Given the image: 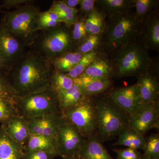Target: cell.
Segmentation results:
<instances>
[{"mask_svg":"<svg viewBox=\"0 0 159 159\" xmlns=\"http://www.w3.org/2000/svg\"><path fill=\"white\" fill-rule=\"evenodd\" d=\"M11 70V85L18 97L46 88L54 72L51 60L33 51L25 53Z\"/></svg>","mask_w":159,"mask_h":159,"instance_id":"1","label":"cell"},{"mask_svg":"<svg viewBox=\"0 0 159 159\" xmlns=\"http://www.w3.org/2000/svg\"><path fill=\"white\" fill-rule=\"evenodd\" d=\"M134 9L107 16L99 50L107 56L142 37L144 22L137 18Z\"/></svg>","mask_w":159,"mask_h":159,"instance_id":"2","label":"cell"},{"mask_svg":"<svg viewBox=\"0 0 159 159\" xmlns=\"http://www.w3.org/2000/svg\"><path fill=\"white\" fill-rule=\"evenodd\" d=\"M149 50L141 38L117 50L108 56L113 77L137 78L156 67Z\"/></svg>","mask_w":159,"mask_h":159,"instance_id":"3","label":"cell"},{"mask_svg":"<svg viewBox=\"0 0 159 159\" xmlns=\"http://www.w3.org/2000/svg\"><path fill=\"white\" fill-rule=\"evenodd\" d=\"M39 13L35 6L26 4L8 12L3 26L25 45H30L38 36Z\"/></svg>","mask_w":159,"mask_h":159,"instance_id":"4","label":"cell"},{"mask_svg":"<svg viewBox=\"0 0 159 159\" xmlns=\"http://www.w3.org/2000/svg\"><path fill=\"white\" fill-rule=\"evenodd\" d=\"M97 128L99 136L103 140L118 135L128 128V114L110 98L100 97L95 103Z\"/></svg>","mask_w":159,"mask_h":159,"instance_id":"5","label":"cell"},{"mask_svg":"<svg viewBox=\"0 0 159 159\" xmlns=\"http://www.w3.org/2000/svg\"><path fill=\"white\" fill-rule=\"evenodd\" d=\"M39 43L41 54L48 59H54L68 52H74L77 46L70 27L61 24L46 30Z\"/></svg>","mask_w":159,"mask_h":159,"instance_id":"6","label":"cell"},{"mask_svg":"<svg viewBox=\"0 0 159 159\" xmlns=\"http://www.w3.org/2000/svg\"><path fill=\"white\" fill-rule=\"evenodd\" d=\"M87 97L77 105L65 110V116L83 137H90L97 128L95 105Z\"/></svg>","mask_w":159,"mask_h":159,"instance_id":"7","label":"cell"},{"mask_svg":"<svg viewBox=\"0 0 159 159\" xmlns=\"http://www.w3.org/2000/svg\"><path fill=\"white\" fill-rule=\"evenodd\" d=\"M18 97L20 98V105L25 113L32 117L47 114L58 102L57 94L50 85L41 90Z\"/></svg>","mask_w":159,"mask_h":159,"instance_id":"8","label":"cell"},{"mask_svg":"<svg viewBox=\"0 0 159 159\" xmlns=\"http://www.w3.org/2000/svg\"><path fill=\"white\" fill-rule=\"evenodd\" d=\"M25 46L4 26L0 27V57L6 68L11 70L19 62L25 54Z\"/></svg>","mask_w":159,"mask_h":159,"instance_id":"9","label":"cell"},{"mask_svg":"<svg viewBox=\"0 0 159 159\" xmlns=\"http://www.w3.org/2000/svg\"><path fill=\"white\" fill-rule=\"evenodd\" d=\"M56 141L57 154L63 157L78 155L84 140L74 126L66 123L59 125Z\"/></svg>","mask_w":159,"mask_h":159,"instance_id":"10","label":"cell"},{"mask_svg":"<svg viewBox=\"0 0 159 159\" xmlns=\"http://www.w3.org/2000/svg\"><path fill=\"white\" fill-rule=\"evenodd\" d=\"M156 102L142 103L132 113L129 115L128 127L142 135L156 126L158 111Z\"/></svg>","mask_w":159,"mask_h":159,"instance_id":"11","label":"cell"},{"mask_svg":"<svg viewBox=\"0 0 159 159\" xmlns=\"http://www.w3.org/2000/svg\"><path fill=\"white\" fill-rule=\"evenodd\" d=\"M109 97L128 115L132 113L142 104L135 84L115 90Z\"/></svg>","mask_w":159,"mask_h":159,"instance_id":"12","label":"cell"},{"mask_svg":"<svg viewBox=\"0 0 159 159\" xmlns=\"http://www.w3.org/2000/svg\"><path fill=\"white\" fill-rule=\"evenodd\" d=\"M157 66L152 70L138 78L136 86L142 103H151L157 102L159 88L157 78L154 74Z\"/></svg>","mask_w":159,"mask_h":159,"instance_id":"13","label":"cell"},{"mask_svg":"<svg viewBox=\"0 0 159 159\" xmlns=\"http://www.w3.org/2000/svg\"><path fill=\"white\" fill-rule=\"evenodd\" d=\"M142 37L145 47L148 50L159 51V9L152 11L144 20Z\"/></svg>","mask_w":159,"mask_h":159,"instance_id":"14","label":"cell"},{"mask_svg":"<svg viewBox=\"0 0 159 159\" xmlns=\"http://www.w3.org/2000/svg\"><path fill=\"white\" fill-rule=\"evenodd\" d=\"M74 80V82L80 86L87 97L103 93L112 84L111 79L110 78L96 79L83 74Z\"/></svg>","mask_w":159,"mask_h":159,"instance_id":"15","label":"cell"},{"mask_svg":"<svg viewBox=\"0 0 159 159\" xmlns=\"http://www.w3.org/2000/svg\"><path fill=\"white\" fill-rule=\"evenodd\" d=\"M78 156L80 159H114L99 139L94 137H89L84 141Z\"/></svg>","mask_w":159,"mask_h":159,"instance_id":"16","label":"cell"},{"mask_svg":"<svg viewBox=\"0 0 159 159\" xmlns=\"http://www.w3.org/2000/svg\"><path fill=\"white\" fill-rule=\"evenodd\" d=\"M96 8L106 17L134 9V0H97Z\"/></svg>","mask_w":159,"mask_h":159,"instance_id":"17","label":"cell"},{"mask_svg":"<svg viewBox=\"0 0 159 159\" xmlns=\"http://www.w3.org/2000/svg\"><path fill=\"white\" fill-rule=\"evenodd\" d=\"M82 74L96 79H111L113 77L112 70L108 56H100L86 69Z\"/></svg>","mask_w":159,"mask_h":159,"instance_id":"18","label":"cell"},{"mask_svg":"<svg viewBox=\"0 0 159 159\" xmlns=\"http://www.w3.org/2000/svg\"><path fill=\"white\" fill-rule=\"evenodd\" d=\"M57 94L58 103L61 107L65 110L77 105L87 97L80 86L75 83L70 89Z\"/></svg>","mask_w":159,"mask_h":159,"instance_id":"19","label":"cell"},{"mask_svg":"<svg viewBox=\"0 0 159 159\" xmlns=\"http://www.w3.org/2000/svg\"><path fill=\"white\" fill-rule=\"evenodd\" d=\"M119 139L115 145H121L126 148L139 150L143 149L146 139L143 135L128 128L125 129L119 134Z\"/></svg>","mask_w":159,"mask_h":159,"instance_id":"20","label":"cell"},{"mask_svg":"<svg viewBox=\"0 0 159 159\" xmlns=\"http://www.w3.org/2000/svg\"><path fill=\"white\" fill-rule=\"evenodd\" d=\"M83 56L77 51L68 52L51 60L54 71L68 74L79 62Z\"/></svg>","mask_w":159,"mask_h":159,"instance_id":"21","label":"cell"},{"mask_svg":"<svg viewBox=\"0 0 159 159\" xmlns=\"http://www.w3.org/2000/svg\"><path fill=\"white\" fill-rule=\"evenodd\" d=\"M24 152L7 134H0V159H23Z\"/></svg>","mask_w":159,"mask_h":159,"instance_id":"22","label":"cell"},{"mask_svg":"<svg viewBox=\"0 0 159 159\" xmlns=\"http://www.w3.org/2000/svg\"><path fill=\"white\" fill-rule=\"evenodd\" d=\"M106 16L97 8L85 19L84 27L88 35H102L105 29Z\"/></svg>","mask_w":159,"mask_h":159,"instance_id":"23","label":"cell"},{"mask_svg":"<svg viewBox=\"0 0 159 159\" xmlns=\"http://www.w3.org/2000/svg\"><path fill=\"white\" fill-rule=\"evenodd\" d=\"M50 9L56 12L63 23L68 27L74 25L78 19V10L70 8L62 1L54 2Z\"/></svg>","mask_w":159,"mask_h":159,"instance_id":"24","label":"cell"},{"mask_svg":"<svg viewBox=\"0 0 159 159\" xmlns=\"http://www.w3.org/2000/svg\"><path fill=\"white\" fill-rule=\"evenodd\" d=\"M54 143V140L42 135H30L27 150L43 151L55 156L57 152Z\"/></svg>","mask_w":159,"mask_h":159,"instance_id":"25","label":"cell"},{"mask_svg":"<svg viewBox=\"0 0 159 159\" xmlns=\"http://www.w3.org/2000/svg\"><path fill=\"white\" fill-rule=\"evenodd\" d=\"M29 134L27 124L22 119H14L9 122L7 127V134L18 144L25 142Z\"/></svg>","mask_w":159,"mask_h":159,"instance_id":"26","label":"cell"},{"mask_svg":"<svg viewBox=\"0 0 159 159\" xmlns=\"http://www.w3.org/2000/svg\"><path fill=\"white\" fill-rule=\"evenodd\" d=\"M102 55L104 54H102L99 50L84 54L75 67L66 74L73 79L77 78L83 74L86 69L89 66L96 60Z\"/></svg>","mask_w":159,"mask_h":159,"instance_id":"27","label":"cell"},{"mask_svg":"<svg viewBox=\"0 0 159 159\" xmlns=\"http://www.w3.org/2000/svg\"><path fill=\"white\" fill-rule=\"evenodd\" d=\"M74 80L66 74L54 71L51 77L50 85L56 93L67 90L74 85Z\"/></svg>","mask_w":159,"mask_h":159,"instance_id":"28","label":"cell"},{"mask_svg":"<svg viewBox=\"0 0 159 159\" xmlns=\"http://www.w3.org/2000/svg\"><path fill=\"white\" fill-rule=\"evenodd\" d=\"M158 0H134V13L137 18L142 21L148 15L159 9Z\"/></svg>","mask_w":159,"mask_h":159,"instance_id":"29","label":"cell"},{"mask_svg":"<svg viewBox=\"0 0 159 159\" xmlns=\"http://www.w3.org/2000/svg\"><path fill=\"white\" fill-rule=\"evenodd\" d=\"M102 35L89 34L77 46L76 51L82 55L99 50Z\"/></svg>","mask_w":159,"mask_h":159,"instance_id":"30","label":"cell"},{"mask_svg":"<svg viewBox=\"0 0 159 159\" xmlns=\"http://www.w3.org/2000/svg\"><path fill=\"white\" fill-rule=\"evenodd\" d=\"M42 135L53 140H56L58 127L53 119L48 117H43L40 119Z\"/></svg>","mask_w":159,"mask_h":159,"instance_id":"31","label":"cell"},{"mask_svg":"<svg viewBox=\"0 0 159 159\" xmlns=\"http://www.w3.org/2000/svg\"><path fill=\"white\" fill-rule=\"evenodd\" d=\"M144 154L151 157L159 158V137L157 134L146 139L143 149Z\"/></svg>","mask_w":159,"mask_h":159,"instance_id":"32","label":"cell"},{"mask_svg":"<svg viewBox=\"0 0 159 159\" xmlns=\"http://www.w3.org/2000/svg\"><path fill=\"white\" fill-rule=\"evenodd\" d=\"M85 20V18L83 16L80 17L78 16L77 21L73 25L74 27L72 30V36L77 46L79 45L89 35L84 27Z\"/></svg>","mask_w":159,"mask_h":159,"instance_id":"33","label":"cell"},{"mask_svg":"<svg viewBox=\"0 0 159 159\" xmlns=\"http://www.w3.org/2000/svg\"><path fill=\"white\" fill-rule=\"evenodd\" d=\"M116 159H142V154L138 150L126 148L114 149Z\"/></svg>","mask_w":159,"mask_h":159,"instance_id":"34","label":"cell"},{"mask_svg":"<svg viewBox=\"0 0 159 159\" xmlns=\"http://www.w3.org/2000/svg\"><path fill=\"white\" fill-rule=\"evenodd\" d=\"M15 95L11 84L0 72V97L10 100L13 99Z\"/></svg>","mask_w":159,"mask_h":159,"instance_id":"35","label":"cell"},{"mask_svg":"<svg viewBox=\"0 0 159 159\" xmlns=\"http://www.w3.org/2000/svg\"><path fill=\"white\" fill-rule=\"evenodd\" d=\"M54 155L41 150H27L23 159H52Z\"/></svg>","mask_w":159,"mask_h":159,"instance_id":"36","label":"cell"},{"mask_svg":"<svg viewBox=\"0 0 159 159\" xmlns=\"http://www.w3.org/2000/svg\"><path fill=\"white\" fill-rule=\"evenodd\" d=\"M9 101L0 97V121H6L11 116V111Z\"/></svg>","mask_w":159,"mask_h":159,"instance_id":"37","label":"cell"},{"mask_svg":"<svg viewBox=\"0 0 159 159\" xmlns=\"http://www.w3.org/2000/svg\"><path fill=\"white\" fill-rule=\"evenodd\" d=\"M97 0H81L80 9L83 13V17L87 18L96 9L95 4Z\"/></svg>","mask_w":159,"mask_h":159,"instance_id":"38","label":"cell"},{"mask_svg":"<svg viewBox=\"0 0 159 159\" xmlns=\"http://www.w3.org/2000/svg\"><path fill=\"white\" fill-rule=\"evenodd\" d=\"M30 135H42L40 119H35L27 124Z\"/></svg>","mask_w":159,"mask_h":159,"instance_id":"39","label":"cell"},{"mask_svg":"<svg viewBox=\"0 0 159 159\" xmlns=\"http://www.w3.org/2000/svg\"><path fill=\"white\" fill-rule=\"evenodd\" d=\"M38 19L39 20L54 21H57L63 24L58 15L51 9L44 12H40Z\"/></svg>","mask_w":159,"mask_h":159,"instance_id":"40","label":"cell"},{"mask_svg":"<svg viewBox=\"0 0 159 159\" xmlns=\"http://www.w3.org/2000/svg\"><path fill=\"white\" fill-rule=\"evenodd\" d=\"M32 2V1L30 0H5L4 1V6L8 8L19 7L20 5H26Z\"/></svg>","mask_w":159,"mask_h":159,"instance_id":"41","label":"cell"},{"mask_svg":"<svg viewBox=\"0 0 159 159\" xmlns=\"http://www.w3.org/2000/svg\"><path fill=\"white\" fill-rule=\"evenodd\" d=\"M62 1L70 8H75L76 6L80 5L81 0H63Z\"/></svg>","mask_w":159,"mask_h":159,"instance_id":"42","label":"cell"},{"mask_svg":"<svg viewBox=\"0 0 159 159\" xmlns=\"http://www.w3.org/2000/svg\"><path fill=\"white\" fill-rule=\"evenodd\" d=\"M62 159H80L77 156H73L63 157H62Z\"/></svg>","mask_w":159,"mask_h":159,"instance_id":"43","label":"cell"},{"mask_svg":"<svg viewBox=\"0 0 159 159\" xmlns=\"http://www.w3.org/2000/svg\"><path fill=\"white\" fill-rule=\"evenodd\" d=\"M6 68V66L2 60L1 57H0V69Z\"/></svg>","mask_w":159,"mask_h":159,"instance_id":"44","label":"cell"},{"mask_svg":"<svg viewBox=\"0 0 159 159\" xmlns=\"http://www.w3.org/2000/svg\"><path fill=\"white\" fill-rule=\"evenodd\" d=\"M142 159H159V158L151 157L145 155L143 154H142Z\"/></svg>","mask_w":159,"mask_h":159,"instance_id":"45","label":"cell"}]
</instances>
